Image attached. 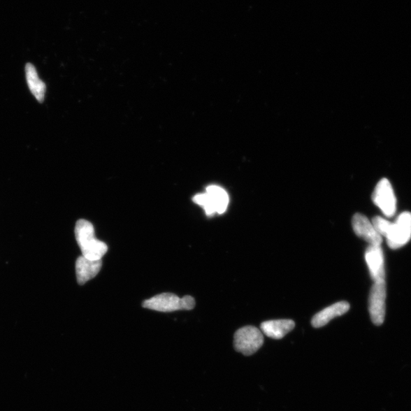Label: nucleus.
<instances>
[{
    "label": "nucleus",
    "mask_w": 411,
    "mask_h": 411,
    "mask_svg": "<svg viewBox=\"0 0 411 411\" xmlns=\"http://www.w3.org/2000/svg\"><path fill=\"white\" fill-rule=\"evenodd\" d=\"M352 226L356 235L370 243V245L380 246L382 237L377 233L372 222L361 213H356L352 219Z\"/></svg>",
    "instance_id": "nucleus-8"
},
{
    "label": "nucleus",
    "mask_w": 411,
    "mask_h": 411,
    "mask_svg": "<svg viewBox=\"0 0 411 411\" xmlns=\"http://www.w3.org/2000/svg\"><path fill=\"white\" fill-rule=\"evenodd\" d=\"M195 305V299L191 296L180 298L173 294H161L144 301L143 307L153 311L173 312L192 310Z\"/></svg>",
    "instance_id": "nucleus-2"
},
{
    "label": "nucleus",
    "mask_w": 411,
    "mask_h": 411,
    "mask_svg": "<svg viewBox=\"0 0 411 411\" xmlns=\"http://www.w3.org/2000/svg\"><path fill=\"white\" fill-rule=\"evenodd\" d=\"M372 199L385 217L395 216L397 201L393 187L388 179L383 178L377 184Z\"/></svg>",
    "instance_id": "nucleus-6"
},
{
    "label": "nucleus",
    "mask_w": 411,
    "mask_h": 411,
    "mask_svg": "<svg viewBox=\"0 0 411 411\" xmlns=\"http://www.w3.org/2000/svg\"><path fill=\"white\" fill-rule=\"evenodd\" d=\"M75 236L82 256L90 260H101L108 252V246L96 237L92 222L80 219L75 227Z\"/></svg>",
    "instance_id": "nucleus-1"
},
{
    "label": "nucleus",
    "mask_w": 411,
    "mask_h": 411,
    "mask_svg": "<svg viewBox=\"0 0 411 411\" xmlns=\"http://www.w3.org/2000/svg\"><path fill=\"white\" fill-rule=\"evenodd\" d=\"M25 75H27V84L32 95L38 102H44L46 84L39 78L36 68L32 64L29 63L25 66Z\"/></svg>",
    "instance_id": "nucleus-13"
},
{
    "label": "nucleus",
    "mask_w": 411,
    "mask_h": 411,
    "mask_svg": "<svg viewBox=\"0 0 411 411\" xmlns=\"http://www.w3.org/2000/svg\"><path fill=\"white\" fill-rule=\"evenodd\" d=\"M387 293L385 281L374 282L369 297V312L372 322L377 326H380L384 321Z\"/></svg>",
    "instance_id": "nucleus-7"
},
{
    "label": "nucleus",
    "mask_w": 411,
    "mask_h": 411,
    "mask_svg": "<svg viewBox=\"0 0 411 411\" xmlns=\"http://www.w3.org/2000/svg\"><path fill=\"white\" fill-rule=\"evenodd\" d=\"M372 224L377 231V233H378L382 237L384 236V238H387L388 236L392 226V222L381 217H374Z\"/></svg>",
    "instance_id": "nucleus-14"
},
{
    "label": "nucleus",
    "mask_w": 411,
    "mask_h": 411,
    "mask_svg": "<svg viewBox=\"0 0 411 411\" xmlns=\"http://www.w3.org/2000/svg\"><path fill=\"white\" fill-rule=\"evenodd\" d=\"M411 238V212L400 214L396 222H392L387 236V244L391 250H398L405 246Z\"/></svg>",
    "instance_id": "nucleus-5"
},
{
    "label": "nucleus",
    "mask_w": 411,
    "mask_h": 411,
    "mask_svg": "<svg viewBox=\"0 0 411 411\" xmlns=\"http://www.w3.org/2000/svg\"><path fill=\"white\" fill-rule=\"evenodd\" d=\"M295 328V322L290 319L264 322L261 325L265 336L272 339H282Z\"/></svg>",
    "instance_id": "nucleus-12"
},
{
    "label": "nucleus",
    "mask_w": 411,
    "mask_h": 411,
    "mask_svg": "<svg viewBox=\"0 0 411 411\" xmlns=\"http://www.w3.org/2000/svg\"><path fill=\"white\" fill-rule=\"evenodd\" d=\"M366 262L373 281H384V260L382 248L380 246L370 245L365 253Z\"/></svg>",
    "instance_id": "nucleus-9"
},
{
    "label": "nucleus",
    "mask_w": 411,
    "mask_h": 411,
    "mask_svg": "<svg viewBox=\"0 0 411 411\" xmlns=\"http://www.w3.org/2000/svg\"><path fill=\"white\" fill-rule=\"evenodd\" d=\"M101 267V260H90L82 255L79 257L75 262L77 282L80 285H84L98 275Z\"/></svg>",
    "instance_id": "nucleus-10"
},
{
    "label": "nucleus",
    "mask_w": 411,
    "mask_h": 411,
    "mask_svg": "<svg viewBox=\"0 0 411 411\" xmlns=\"http://www.w3.org/2000/svg\"><path fill=\"white\" fill-rule=\"evenodd\" d=\"M193 201L203 208L208 217H212L216 213L224 214L226 211L229 199L224 188L210 185L205 193L194 196Z\"/></svg>",
    "instance_id": "nucleus-3"
},
{
    "label": "nucleus",
    "mask_w": 411,
    "mask_h": 411,
    "mask_svg": "<svg viewBox=\"0 0 411 411\" xmlns=\"http://www.w3.org/2000/svg\"><path fill=\"white\" fill-rule=\"evenodd\" d=\"M264 344L262 332L253 326L238 329L234 336V347L236 351L245 356L257 352Z\"/></svg>",
    "instance_id": "nucleus-4"
},
{
    "label": "nucleus",
    "mask_w": 411,
    "mask_h": 411,
    "mask_svg": "<svg viewBox=\"0 0 411 411\" xmlns=\"http://www.w3.org/2000/svg\"><path fill=\"white\" fill-rule=\"evenodd\" d=\"M349 310V304L347 302H339L329 306L313 317L312 320V326L316 329L324 327L333 319L345 315Z\"/></svg>",
    "instance_id": "nucleus-11"
}]
</instances>
